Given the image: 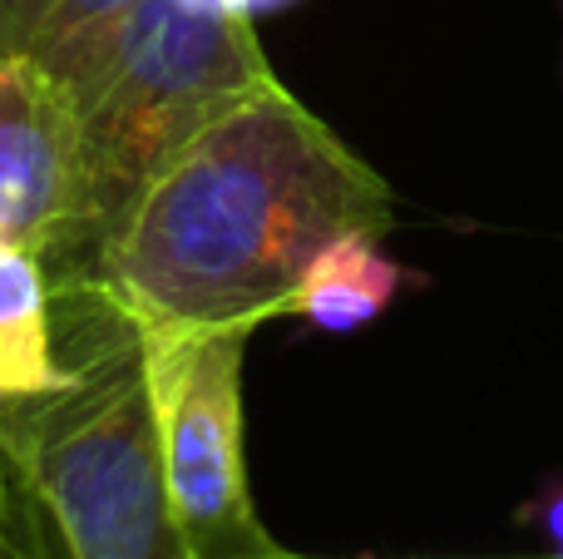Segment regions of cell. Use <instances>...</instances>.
I'll return each instance as SVG.
<instances>
[{
    "label": "cell",
    "mask_w": 563,
    "mask_h": 559,
    "mask_svg": "<svg viewBox=\"0 0 563 559\" xmlns=\"http://www.w3.org/2000/svg\"><path fill=\"white\" fill-rule=\"evenodd\" d=\"M529 520L544 525V535L559 545V555H563V485H554V491H549L544 501L529 505Z\"/></svg>",
    "instance_id": "10"
},
{
    "label": "cell",
    "mask_w": 563,
    "mask_h": 559,
    "mask_svg": "<svg viewBox=\"0 0 563 559\" xmlns=\"http://www.w3.org/2000/svg\"><path fill=\"white\" fill-rule=\"evenodd\" d=\"M243 327L174 332L148 342L164 481L194 559H282L257 525L243 456Z\"/></svg>",
    "instance_id": "4"
},
{
    "label": "cell",
    "mask_w": 563,
    "mask_h": 559,
    "mask_svg": "<svg viewBox=\"0 0 563 559\" xmlns=\"http://www.w3.org/2000/svg\"><path fill=\"white\" fill-rule=\"evenodd\" d=\"M390 223L386 178L273 79L148 184L89 293L154 337L257 332L336 238Z\"/></svg>",
    "instance_id": "1"
},
{
    "label": "cell",
    "mask_w": 563,
    "mask_h": 559,
    "mask_svg": "<svg viewBox=\"0 0 563 559\" xmlns=\"http://www.w3.org/2000/svg\"><path fill=\"white\" fill-rule=\"evenodd\" d=\"M69 372L45 263L30 248H0V406L59 392Z\"/></svg>",
    "instance_id": "6"
},
{
    "label": "cell",
    "mask_w": 563,
    "mask_h": 559,
    "mask_svg": "<svg viewBox=\"0 0 563 559\" xmlns=\"http://www.w3.org/2000/svg\"><path fill=\"white\" fill-rule=\"evenodd\" d=\"M75 204V114L35 59L0 55V248L49 253Z\"/></svg>",
    "instance_id": "5"
},
{
    "label": "cell",
    "mask_w": 563,
    "mask_h": 559,
    "mask_svg": "<svg viewBox=\"0 0 563 559\" xmlns=\"http://www.w3.org/2000/svg\"><path fill=\"white\" fill-rule=\"evenodd\" d=\"M0 559H65L55 530L0 461Z\"/></svg>",
    "instance_id": "9"
},
{
    "label": "cell",
    "mask_w": 563,
    "mask_h": 559,
    "mask_svg": "<svg viewBox=\"0 0 563 559\" xmlns=\"http://www.w3.org/2000/svg\"><path fill=\"white\" fill-rule=\"evenodd\" d=\"M75 114V204L40 257L55 297L89 293L158 174L273 85L253 15L223 0H139L45 59Z\"/></svg>",
    "instance_id": "2"
},
{
    "label": "cell",
    "mask_w": 563,
    "mask_h": 559,
    "mask_svg": "<svg viewBox=\"0 0 563 559\" xmlns=\"http://www.w3.org/2000/svg\"><path fill=\"white\" fill-rule=\"evenodd\" d=\"M282 559H291V555H282Z\"/></svg>",
    "instance_id": "11"
},
{
    "label": "cell",
    "mask_w": 563,
    "mask_h": 559,
    "mask_svg": "<svg viewBox=\"0 0 563 559\" xmlns=\"http://www.w3.org/2000/svg\"><path fill=\"white\" fill-rule=\"evenodd\" d=\"M59 392L0 406V461L65 559H194L164 481L148 342L109 297H55Z\"/></svg>",
    "instance_id": "3"
},
{
    "label": "cell",
    "mask_w": 563,
    "mask_h": 559,
    "mask_svg": "<svg viewBox=\"0 0 563 559\" xmlns=\"http://www.w3.org/2000/svg\"><path fill=\"white\" fill-rule=\"evenodd\" d=\"M139 0H0V55L45 65L85 30L124 15Z\"/></svg>",
    "instance_id": "8"
},
{
    "label": "cell",
    "mask_w": 563,
    "mask_h": 559,
    "mask_svg": "<svg viewBox=\"0 0 563 559\" xmlns=\"http://www.w3.org/2000/svg\"><path fill=\"white\" fill-rule=\"evenodd\" d=\"M396 287H400V267L376 253V238L346 233L307 267L291 313L311 317L327 332H351V327L376 322L386 313V303L396 297Z\"/></svg>",
    "instance_id": "7"
}]
</instances>
